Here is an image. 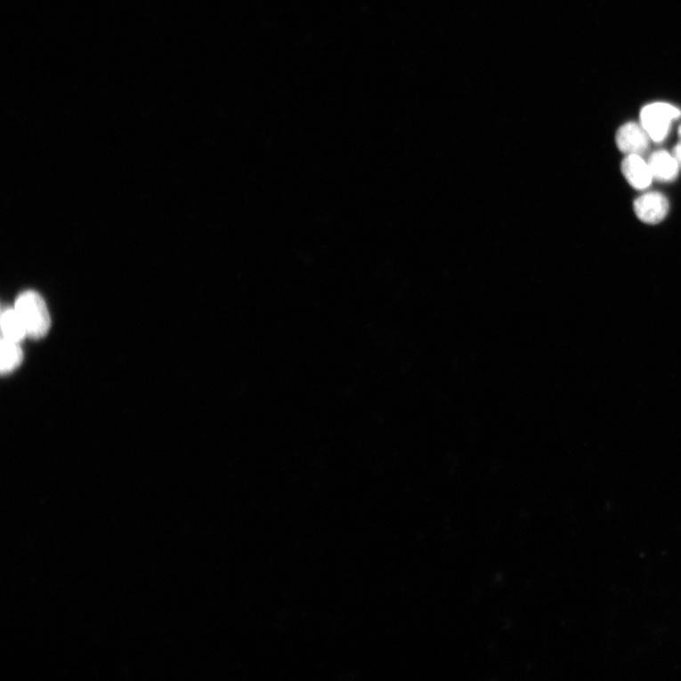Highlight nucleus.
<instances>
[{"label": "nucleus", "instance_id": "nucleus-1", "mask_svg": "<svg viewBox=\"0 0 681 681\" xmlns=\"http://www.w3.org/2000/svg\"><path fill=\"white\" fill-rule=\"evenodd\" d=\"M13 308L19 313L27 336L41 339L48 335L52 318L44 298L35 291H26L15 300Z\"/></svg>", "mask_w": 681, "mask_h": 681}, {"label": "nucleus", "instance_id": "nucleus-8", "mask_svg": "<svg viewBox=\"0 0 681 681\" xmlns=\"http://www.w3.org/2000/svg\"><path fill=\"white\" fill-rule=\"evenodd\" d=\"M21 343L2 337V360H0V370L3 374H9L17 369L22 363L24 353Z\"/></svg>", "mask_w": 681, "mask_h": 681}, {"label": "nucleus", "instance_id": "nucleus-3", "mask_svg": "<svg viewBox=\"0 0 681 681\" xmlns=\"http://www.w3.org/2000/svg\"><path fill=\"white\" fill-rule=\"evenodd\" d=\"M635 214L644 223L656 224L669 214V203L659 192H650L640 197L634 203Z\"/></svg>", "mask_w": 681, "mask_h": 681}, {"label": "nucleus", "instance_id": "nucleus-6", "mask_svg": "<svg viewBox=\"0 0 681 681\" xmlns=\"http://www.w3.org/2000/svg\"><path fill=\"white\" fill-rule=\"evenodd\" d=\"M653 178L662 182L674 181L678 174L679 165L674 156L665 150L656 151L648 161Z\"/></svg>", "mask_w": 681, "mask_h": 681}, {"label": "nucleus", "instance_id": "nucleus-4", "mask_svg": "<svg viewBox=\"0 0 681 681\" xmlns=\"http://www.w3.org/2000/svg\"><path fill=\"white\" fill-rule=\"evenodd\" d=\"M650 136L642 126L628 123L616 134V143L620 151L627 155H643L649 145Z\"/></svg>", "mask_w": 681, "mask_h": 681}, {"label": "nucleus", "instance_id": "nucleus-5", "mask_svg": "<svg viewBox=\"0 0 681 681\" xmlns=\"http://www.w3.org/2000/svg\"><path fill=\"white\" fill-rule=\"evenodd\" d=\"M622 172L634 189L645 190L653 183L650 166L639 155H628L622 163Z\"/></svg>", "mask_w": 681, "mask_h": 681}, {"label": "nucleus", "instance_id": "nucleus-2", "mask_svg": "<svg viewBox=\"0 0 681 681\" xmlns=\"http://www.w3.org/2000/svg\"><path fill=\"white\" fill-rule=\"evenodd\" d=\"M681 116V111L666 102H654L645 106L641 112V124L650 139L661 142L668 135L671 123Z\"/></svg>", "mask_w": 681, "mask_h": 681}, {"label": "nucleus", "instance_id": "nucleus-10", "mask_svg": "<svg viewBox=\"0 0 681 681\" xmlns=\"http://www.w3.org/2000/svg\"><path fill=\"white\" fill-rule=\"evenodd\" d=\"M678 135L680 140L679 142H681V126L679 127V130H678Z\"/></svg>", "mask_w": 681, "mask_h": 681}, {"label": "nucleus", "instance_id": "nucleus-9", "mask_svg": "<svg viewBox=\"0 0 681 681\" xmlns=\"http://www.w3.org/2000/svg\"><path fill=\"white\" fill-rule=\"evenodd\" d=\"M673 156L677 159L679 165V168H681V142H680L674 148Z\"/></svg>", "mask_w": 681, "mask_h": 681}, {"label": "nucleus", "instance_id": "nucleus-7", "mask_svg": "<svg viewBox=\"0 0 681 681\" xmlns=\"http://www.w3.org/2000/svg\"><path fill=\"white\" fill-rule=\"evenodd\" d=\"M3 337L21 343L27 336L25 327L17 311L12 307L2 312Z\"/></svg>", "mask_w": 681, "mask_h": 681}]
</instances>
